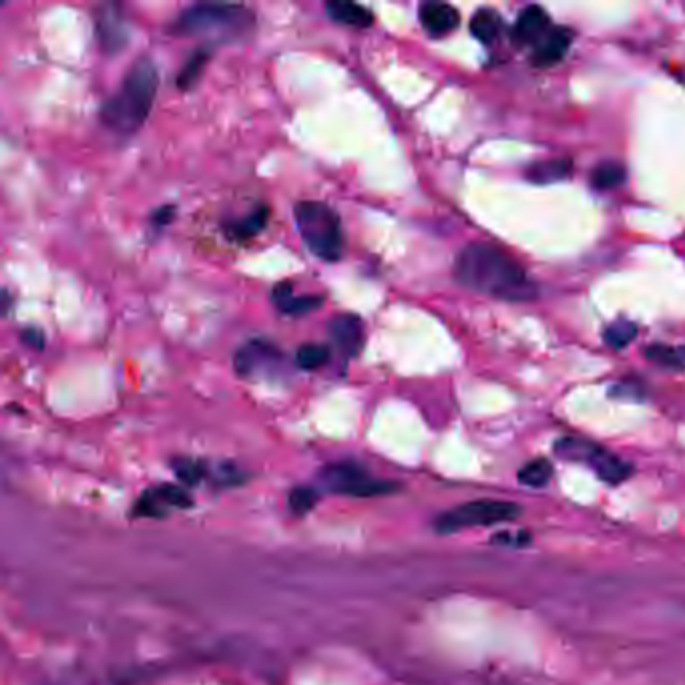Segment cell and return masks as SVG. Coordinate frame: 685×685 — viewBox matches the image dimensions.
<instances>
[{"label":"cell","instance_id":"1","mask_svg":"<svg viewBox=\"0 0 685 685\" xmlns=\"http://www.w3.org/2000/svg\"><path fill=\"white\" fill-rule=\"evenodd\" d=\"M455 276L464 287L509 302L533 300L537 287L515 259L489 243H471L455 261Z\"/></svg>","mask_w":685,"mask_h":685},{"label":"cell","instance_id":"2","mask_svg":"<svg viewBox=\"0 0 685 685\" xmlns=\"http://www.w3.org/2000/svg\"><path fill=\"white\" fill-rule=\"evenodd\" d=\"M159 85L157 67L149 57H141L133 67L119 91L107 99L101 107V121L107 129L119 135H133L147 121L155 101Z\"/></svg>","mask_w":685,"mask_h":685},{"label":"cell","instance_id":"3","mask_svg":"<svg viewBox=\"0 0 685 685\" xmlns=\"http://www.w3.org/2000/svg\"><path fill=\"white\" fill-rule=\"evenodd\" d=\"M254 14L239 5H195L175 19V34L239 41L254 31Z\"/></svg>","mask_w":685,"mask_h":685},{"label":"cell","instance_id":"4","mask_svg":"<svg viewBox=\"0 0 685 685\" xmlns=\"http://www.w3.org/2000/svg\"><path fill=\"white\" fill-rule=\"evenodd\" d=\"M297 231L315 258L336 261L344 248L338 213L328 203L300 202L294 207Z\"/></svg>","mask_w":685,"mask_h":685},{"label":"cell","instance_id":"5","mask_svg":"<svg viewBox=\"0 0 685 685\" xmlns=\"http://www.w3.org/2000/svg\"><path fill=\"white\" fill-rule=\"evenodd\" d=\"M521 509L515 502H504V501H474L466 502L456 507L453 511H446L443 515L436 517L435 529L438 533H456V530L471 529V527H489L494 522H507L519 517Z\"/></svg>","mask_w":685,"mask_h":685},{"label":"cell","instance_id":"6","mask_svg":"<svg viewBox=\"0 0 685 685\" xmlns=\"http://www.w3.org/2000/svg\"><path fill=\"white\" fill-rule=\"evenodd\" d=\"M555 453L565 461L583 463L591 466L601 481L609 484H619L631 476V464L624 458L609 453L607 448H601L589 440L581 438H561L555 445Z\"/></svg>","mask_w":685,"mask_h":685},{"label":"cell","instance_id":"7","mask_svg":"<svg viewBox=\"0 0 685 685\" xmlns=\"http://www.w3.org/2000/svg\"><path fill=\"white\" fill-rule=\"evenodd\" d=\"M322 481L333 493L348 494V497H380L399 491V484L390 481H380L366 471L362 464L344 461L328 464L322 471Z\"/></svg>","mask_w":685,"mask_h":685},{"label":"cell","instance_id":"8","mask_svg":"<svg viewBox=\"0 0 685 685\" xmlns=\"http://www.w3.org/2000/svg\"><path fill=\"white\" fill-rule=\"evenodd\" d=\"M282 350H277L272 342L258 338L238 350L233 366L243 378H274L282 368Z\"/></svg>","mask_w":685,"mask_h":685},{"label":"cell","instance_id":"9","mask_svg":"<svg viewBox=\"0 0 685 685\" xmlns=\"http://www.w3.org/2000/svg\"><path fill=\"white\" fill-rule=\"evenodd\" d=\"M95 39L101 51L109 52V55L123 51L129 41V31L119 13V6L105 5L99 8L95 14Z\"/></svg>","mask_w":685,"mask_h":685},{"label":"cell","instance_id":"10","mask_svg":"<svg viewBox=\"0 0 685 685\" xmlns=\"http://www.w3.org/2000/svg\"><path fill=\"white\" fill-rule=\"evenodd\" d=\"M571 42H573V31L565 29V26H557V29L549 31L545 37L537 42L530 61H533V65L537 67L557 65V62L567 55Z\"/></svg>","mask_w":685,"mask_h":685},{"label":"cell","instance_id":"11","mask_svg":"<svg viewBox=\"0 0 685 685\" xmlns=\"http://www.w3.org/2000/svg\"><path fill=\"white\" fill-rule=\"evenodd\" d=\"M330 336L333 344L342 350V354H346L348 358L358 356L364 346V330L356 315L344 314L333 318L330 324Z\"/></svg>","mask_w":685,"mask_h":685},{"label":"cell","instance_id":"12","mask_svg":"<svg viewBox=\"0 0 685 685\" xmlns=\"http://www.w3.org/2000/svg\"><path fill=\"white\" fill-rule=\"evenodd\" d=\"M420 23L428 34L432 37H445V34L453 33L458 23H461V14L455 6L445 3H427L420 6Z\"/></svg>","mask_w":685,"mask_h":685},{"label":"cell","instance_id":"13","mask_svg":"<svg viewBox=\"0 0 685 685\" xmlns=\"http://www.w3.org/2000/svg\"><path fill=\"white\" fill-rule=\"evenodd\" d=\"M549 33V14L540 6H527L519 14L512 29V39L517 44H533L539 42Z\"/></svg>","mask_w":685,"mask_h":685},{"label":"cell","instance_id":"14","mask_svg":"<svg viewBox=\"0 0 685 685\" xmlns=\"http://www.w3.org/2000/svg\"><path fill=\"white\" fill-rule=\"evenodd\" d=\"M272 300L276 304V308L287 315H304L322 305L320 296L296 297L292 284H277L272 292Z\"/></svg>","mask_w":685,"mask_h":685},{"label":"cell","instance_id":"15","mask_svg":"<svg viewBox=\"0 0 685 685\" xmlns=\"http://www.w3.org/2000/svg\"><path fill=\"white\" fill-rule=\"evenodd\" d=\"M326 13L330 14L332 21L356 26V29H366V26L374 23V16L368 8L356 3H346V0H332V3H326Z\"/></svg>","mask_w":685,"mask_h":685},{"label":"cell","instance_id":"16","mask_svg":"<svg viewBox=\"0 0 685 685\" xmlns=\"http://www.w3.org/2000/svg\"><path fill=\"white\" fill-rule=\"evenodd\" d=\"M573 165L569 164V159H549V161H539V164L530 165L527 169V179H530L533 183H553V182H561L567 175L571 174Z\"/></svg>","mask_w":685,"mask_h":685},{"label":"cell","instance_id":"17","mask_svg":"<svg viewBox=\"0 0 685 685\" xmlns=\"http://www.w3.org/2000/svg\"><path fill=\"white\" fill-rule=\"evenodd\" d=\"M471 31L479 41L493 42L494 39L499 37V31H501L499 13L491 11V8H483V11H479L473 16Z\"/></svg>","mask_w":685,"mask_h":685},{"label":"cell","instance_id":"18","mask_svg":"<svg viewBox=\"0 0 685 685\" xmlns=\"http://www.w3.org/2000/svg\"><path fill=\"white\" fill-rule=\"evenodd\" d=\"M210 57H211V51L207 49V47L197 49L193 52V55L189 57V61L185 62V65H183L182 73L177 75V87L183 89V91H187V89H192L197 83V79H200L202 70L205 69Z\"/></svg>","mask_w":685,"mask_h":685},{"label":"cell","instance_id":"19","mask_svg":"<svg viewBox=\"0 0 685 685\" xmlns=\"http://www.w3.org/2000/svg\"><path fill=\"white\" fill-rule=\"evenodd\" d=\"M553 476V464L547 461V458H535V461L527 463L525 466L519 471V481L530 486V489H540L545 486Z\"/></svg>","mask_w":685,"mask_h":685},{"label":"cell","instance_id":"20","mask_svg":"<svg viewBox=\"0 0 685 685\" xmlns=\"http://www.w3.org/2000/svg\"><path fill=\"white\" fill-rule=\"evenodd\" d=\"M267 218H269L267 207H259V210H256L254 213H249L248 218L231 223L230 236L233 239H251L254 236H258L261 230H264Z\"/></svg>","mask_w":685,"mask_h":685},{"label":"cell","instance_id":"21","mask_svg":"<svg viewBox=\"0 0 685 685\" xmlns=\"http://www.w3.org/2000/svg\"><path fill=\"white\" fill-rule=\"evenodd\" d=\"M649 360H653L655 364L673 368V371H685V346H665L655 344L645 350Z\"/></svg>","mask_w":685,"mask_h":685},{"label":"cell","instance_id":"22","mask_svg":"<svg viewBox=\"0 0 685 685\" xmlns=\"http://www.w3.org/2000/svg\"><path fill=\"white\" fill-rule=\"evenodd\" d=\"M625 182V169L617 161H603L591 174V183L597 189H613Z\"/></svg>","mask_w":685,"mask_h":685},{"label":"cell","instance_id":"23","mask_svg":"<svg viewBox=\"0 0 685 685\" xmlns=\"http://www.w3.org/2000/svg\"><path fill=\"white\" fill-rule=\"evenodd\" d=\"M169 509L171 507L165 502V499L161 497V493L157 491V486H155V489H149L141 494L139 501L135 502L133 515L159 519V517H165Z\"/></svg>","mask_w":685,"mask_h":685},{"label":"cell","instance_id":"24","mask_svg":"<svg viewBox=\"0 0 685 685\" xmlns=\"http://www.w3.org/2000/svg\"><path fill=\"white\" fill-rule=\"evenodd\" d=\"M328 360L330 348L324 344H304L297 348L296 352V364L300 366L302 371H315V368L328 364Z\"/></svg>","mask_w":685,"mask_h":685},{"label":"cell","instance_id":"25","mask_svg":"<svg viewBox=\"0 0 685 685\" xmlns=\"http://www.w3.org/2000/svg\"><path fill=\"white\" fill-rule=\"evenodd\" d=\"M635 333H637L635 324H631L627 320H617L609 324V326L605 328V333H603V338H605V342L611 348H625L629 342L635 338Z\"/></svg>","mask_w":685,"mask_h":685},{"label":"cell","instance_id":"26","mask_svg":"<svg viewBox=\"0 0 685 685\" xmlns=\"http://www.w3.org/2000/svg\"><path fill=\"white\" fill-rule=\"evenodd\" d=\"M315 502H318V493L310 489V486H297V489L290 493V499H287L290 511L297 517H304L305 512H310Z\"/></svg>","mask_w":685,"mask_h":685},{"label":"cell","instance_id":"27","mask_svg":"<svg viewBox=\"0 0 685 685\" xmlns=\"http://www.w3.org/2000/svg\"><path fill=\"white\" fill-rule=\"evenodd\" d=\"M174 471L187 484L202 483L207 474L205 464L202 461H193V458H177L174 463Z\"/></svg>","mask_w":685,"mask_h":685},{"label":"cell","instance_id":"28","mask_svg":"<svg viewBox=\"0 0 685 685\" xmlns=\"http://www.w3.org/2000/svg\"><path fill=\"white\" fill-rule=\"evenodd\" d=\"M21 340L24 342L26 346H31L34 350H42V346H44V336L39 328H24L21 332Z\"/></svg>","mask_w":685,"mask_h":685},{"label":"cell","instance_id":"29","mask_svg":"<svg viewBox=\"0 0 685 685\" xmlns=\"http://www.w3.org/2000/svg\"><path fill=\"white\" fill-rule=\"evenodd\" d=\"M174 207H164V210H159L155 215H153V223L155 225H165L169 223L171 220H174Z\"/></svg>","mask_w":685,"mask_h":685}]
</instances>
